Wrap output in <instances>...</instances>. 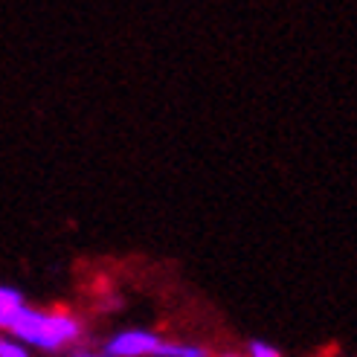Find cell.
Listing matches in <instances>:
<instances>
[{"mask_svg":"<svg viewBox=\"0 0 357 357\" xmlns=\"http://www.w3.org/2000/svg\"><path fill=\"white\" fill-rule=\"evenodd\" d=\"M24 308H26L24 294L17 288H9V284H0V334H6L12 328V323Z\"/></svg>","mask_w":357,"mask_h":357,"instance_id":"3957f363","label":"cell"},{"mask_svg":"<svg viewBox=\"0 0 357 357\" xmlns=\"http://www.w3.org/2000/svg\"><path fill=\"white\" fill-rule=\"evenodd\" d=\"M247 357H282V351L264 340H253L247 346Z\"/></svg>","mask_w":357,"mask_h":357,"instance_id":"8992f818","label":"cell"},{"mask_svg":"<svg viewBox=\"0 0 357 357\" xmlns=\"http://www.w3.org/2000/svg\"><path fill=\"white\" fill-rule=\"evenodd\" d=\"M163 337L151 328H125L116 331L108 343H105L102 354L105 357H157Z\"/></svg>","mask_w":357,"mask_h":357,"instance_id":"7a4b0ae2","label":"cell"},{"mask_svg":"<svg viewBox=\"0 0 357 357\" xmlns=\"http://www.w3.org/2000/svg\"><path fill=\"white\" fill-rule=\"evenodd\" d=\"M157 357H212L206 346L198 343H177V340H163Z\"/></svg>","mask_w":357,"mask_h":357,"instance_id":"277c9868","label":"cell"},{"mask_svg":"<svg viewBox=\"0 0 357 357\" xmlns=\"http://www.w3.org/2000/svg\"><path fill=\"white\" fill-rule=\"evenodd\" d=\"M221 357H238V354H221Z\"/></svg>","mask_w":357,"mask_h":357,"instance_id":"ba28073f","label":"cell"},{"mask_svg":"<svg viewBox=\"0 0 357 357\" xmlns=\"http://www.w3.org/2000/svg\"><path fill=\"white\" fill-rule=\"evenodd\" d=\"M73 357H105L102 351H76Z\"/></svg>","mask_w":357,"mask_h":357,"instance_id":"52a82bcc","label":"cell"},{"mask_svg":"<svg viewBox=\"0 0 357 357\" xmlns=\"http://www.w3.org/2000/svg\"><path fill=\"white\" fill-rule=\"evenodd\" d=\"M15 340H21L26 349L38 351H64L76 346L84 334V323L67 308H32L26 305L12 328L6 331Z\"/></svg>","mask_w":357,"mask_h":357,"instance_id":"6da1fadb","label":"cell"},{"mask_svg":"<svg viewBox=\"0 0 357 357\" xmlns=\"http://www.w3.org/2000/svg\"><path fill=\"white\" fill-rule=\"evenodd\" d=\"M0 357H32L29 349L9 334H0Z\"/></svg>","mask_w":357,"mask_h":357,"instance_id":"5b68a950","label":"cell"}]
</instances>
